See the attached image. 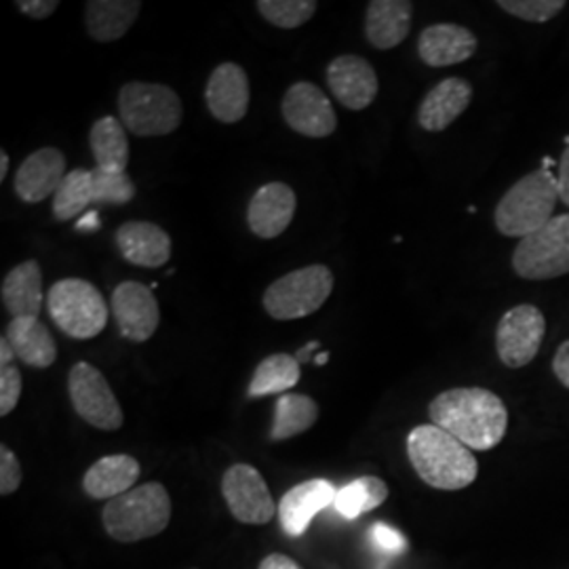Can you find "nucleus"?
<instances>
[{
  "mask_svg": "<svg viewBox=\"0 0 569 569\" xmlns=\"http://www.w3.org/2000/svg\"><path fill=\"white\" fill-rule=\"evenodd\" d=\"M472 102V87L460 77L435 84L418 108V122L425 131H446Z\"/></svg>",
  "mask_w": 569,
  "mask_h": 569,
  "instance_id": "21",
  "label": "nucleus"
},
{
  "mask_svg": "<svg viewBox=\"0 0 569 569\" xmlns=\"http://www.w3.org/2000/svg\"><path fill=\"white\" fill-rule=\"evenodd\" d=\"M89 142L93 150L96 167L106 169V171H119L127 173L129 164V142L124 133V124L114 117H103L98 122H93Z\"/></svg>",
  "mask_w": 569,
  "mask_h": 569,
  "instance_id": "27",
  "label": "nucleus"
},
{
  "mask_svg": "<svg viewBox=\"0 0 569 569\" xmlns=\"http://www.w3.org/2000/svg\"><path fill=\"white\" fill-rule=\"evenodd\" d=\"M4 338L9 340L16 357L26 366L47 369L58 359L56 340L51 331L39 321V317L11 319Z\"/></svg>",
  "mask_w": 569,
  "mask_h": 569,
  "instance_id": "24",
  "label": "nucleus"
},
{
  "mask_svg": "<svg viewBox=\"0 0 569 569\" xmlns=\"http://www.w3.org/2000/svg\"><path fill=\"white\" fill-rule=\"evenodd\" d=\"M18 7L23 16H30L34 20H47L58 11L60 2L58 0H20Z\"/></svg>",
  "mask_w": 569,
  "mask_h": 569,
  "instance_id": "38",
  "label": "nucleus"
},
{
  "mask_svg": "<svg viewBox=\"0 0 569 569\" xmlns=\"http://www.w3.org/2000/svg\"><path fill=\"white\" fill-rule=\"evenodd\" d=\"M66 178V157L58 148H41L32 152L16 173V192L23 203H41L56 197Z\"/></svg>",
  "mask_w": 569,
  "mask_h": 569,
  "instance_id": "18",
  "label": "nucleus"
},
{
  "mask_svg": "<svg viewBox=\"0 0 569 569\" xmlns=\"http://www.w3.org/2000/svg\"><path fill=\"white\" fill-rule=\"evenodd\" d=\"M53 323L74 340H93L108 323V305L98 287L82 279H61L47 293Z\"/></svg>",
  "mask_w": 569,
  "mask_h": 569,
  "instance_id": "6",
  "label": "nucleus"
},
{
  "mask_svg": "<svg viewBox=\"0 0 569 569\" xmlns=\"http://www.w3.org/2000/svg\"><path fill=\"white\" fill-rule=\"evenodd\" d=\"M21 397V373L16 366L0 367V416H9Z\"/></svg>",
  "mask_w": 569,
  "mask_h": 569,
  "instance_id": "35",
  "label": "nucleus"
},
{
  "mask_svg": "<svg viewBox=\"0 0 569 569\" xmlns=\"http://www.w3.org/2000/svg\"><path fill=\"white\" fill-rule=\"evenodd\" d=\"M407 456L411 467L430 488L446 491L465 489L479 475L475 453L435 425L413 428L409 432Z\"/></svg>",
  "mask_w": 569,
  "mask_h": 569,
  "instance_id": "2",
  "label": "nucleus"
},
{
  "mask_svg": "<svg viewBox=\"0 0 569 569\" xmlns=\"http://www.w3.org/2000/svg\"><path fill=\"white\" fill-rule=\"evenodd\" d=\"M110 308L122 338L131 342H148L161 323V310L152 289L138 281L117 284Z\"/></svg>",
  "mask_w": 569,
  "mask_h": 569,
  "instance_id": "13",
  "label": "nucleus"
},
{
  "mask_svg": "<svg viewBox=\"0 0 569 569\" xmlns=\"http://www.w3.org/2000/svg\"><path fill=\"white\" fill-rule=\"evenodd\" d=\"M93 176V204H127L136 199V183L127 173L91 169Z\"/></svg>",
  "mask_w": 569,
  "mask_h": 569,
  "instance_id": "33",
  "label": "nucleus"
},
{
  "mask_svg": "<svg viewBox=\"0 0 569 569\" xmlns=\"http://www.w3.org/2000/svg\"><path fill=\"white\" fill-rule=\"evenodd\" d=\"M281 110L287 124L306 138H329L338 127V117L329 98L312 82L291 84L284 93Z\"/></svg>",
  "mask_w": 569,
  "mask_h": 569,
  "instance_id": "12",
  "label": "nucleus"
},
{
  "mask_svg": "<svg viewBox=\"0 0 569 569\" xmlns=\"http://www.w3.org/2000/svg\"><path fill=\"white\" fill-rule=\"evenodd\" d=\"M500 9H505L512 18L529 21V23H545L557 18L563 9V0H500Z\"/></svg>",
  "mask_w": 569,
  "mask_h": 569,
  "instance_id": "34",
  "label": "nucleus"
},
{
  "mask_svg": "<svg viewBox=\"0 0 569 569\" xmlns=\"http://www.w3.org/2000/svg\"><path fill=\"white\" fill-rule=\"evenodd\" d=\"M180 96L157 82H127L119 93V121L138 138H161L182 122Z\"/></svg>",
  "mask_w": 569,
  "mask_h": 569,
  "instance_id": "5",
  "label": "nucleus"
},
{
  "mask_svg": "<svg viewBox=\"0 0 569 569\" xmlns=\"http://www.w3.org/2000/svg\"><path fill=\"white\" fill-rule=\"evenodd\" d=\"M140 479V462L127 453L106 456L82 477V489L93 500H114L131 491Z\"/></svg>",
  "mask_w": 569,
  "mask_h": 569,
  "instance_id": "23",
  "label": "nucleus"
},
{
  "mask_svg": "<svg viewBox=\"0 0 569 569\" xmlns=\"http://www.w3.org/2000/svg\"><path fill=\"white\" fill-rule=\"evenodd\" d=\"M87 32L93 41L112 42L122 39L138 20L142 2L138 0H91L84 4Z\"/></svg>",
  "mask_w": 569,
  "mask_h": 569,
  "instance_id": "26",
  "label": "nucleus"
},
{
  "mask_svg": "<svg viewBox=\"0 0 569 569\" xmlns=\"http://www.w3.org/2000/svg\"><path fill=\"white\" fill-rule=\"evenodd\" d=\"M413 2L371 0L366 11V37L371 47L387 51L406 41L411 30Z\"/></svg>",
  "mask_w": 569,
  "mask_h": 569,
  "instance_id": "22",
  "label": "nucleus"
},
{
  "mask_svg": "<svg viewBox=\"0 0 569 569\" xmlns=\"http://www.w3.org/2000/svg\"><path fill=\"white\" fill-rule=\"evenodd\" d=\"M557 201V176H552L547 167H540L510 186L496 207L493 222L500 234L526 239L555 218L552 211Z\"/></svg>",
  "mask_w": 569,
  "mask_h": 569,
  "instance_id": "3",
  "label": "nucleus"
},
{
  "mask_svg": "<svg viewBox=\"0 0 569 569\" xmlns=\"http://www.w3.org/2000/svg\"><path fill=\"white\" fill-rule=\"evenodd\" d=\"M114 243L122 258L133 266L161 268L171 258V239L161 226L152 222H127L122 224Z\"/></svg>",
  "mask_w": 569,
  "mask_h": 569,
  "instance_id": "20",
  "label": "nucleus"
},
{
  "mask_svg": "<svg viewBox=\"0 0 569 569\" xmlns=\"http://www.w3.org/2000/svg\"><path fill=\"white\" fill-rule=\"evenodd\" d=\"M77 230L79 232H96V230H100V216H98V211H87L81 220L77 222Z\"/></svg>",
  "mask_w": 569,
  "mask_h": 569,
  "instance_id": "42",
  "label": "nucleus"
},
{
  "mask_svg": "<svg viewBox=\"0 0 569 569\" xmlns=\"http://www.w3.org/2000/svg\"><path fill=\"white\" fill-rule=\"evenodd\" d=\"M260 569H302L291 557L281 555V552H272L268 555L264 561L260 563Z\"/></svg>",
  "mask_w": 569,
  "mask_h": 569,
  "instance_id": "41",
  "label": "nucleus"
},
{
  "mask_svg": "<svg viewBox=\"0 0 569 569\" xmlns=\"http://www.w3.org/2000/svg\"><path fill=\"white\" fill-rule=\"evenodd\" d=\"M369 538L376 545V549L388 555H401L407 550L406 536L399 529L390 528L387 523H376L369 529Z\"/></svg>",
  "mask_w": 569,
  "mask_h": 569,
  "instance_id": "37",
  "label": "nucleus"
},
{
  "mask_svg": "<svg viewBox=\"0 0 569 569\" xmlns=\"http://www.w3.org/2000/svg\"><path fill=\"white\" fill-rule=\"evenodd\" d=\"M102 521L108 536L124 545L154 538L171 521V498L161 483H143L110 500Z\"/></svg>",
  "mask_w": 569,
  "mask_h": 569,
  "instance_id": "4",
  "label": "nucleus"
},
{
  "mask_svg": "<svg viewBox=\"0 0 569 569\" xmlns=\"http://www.w3.org/2000/svg\"><path fill=\"white\" fill-rule=\"evenodd\" d=\"M93 204V176L91 169H74L66 173L56 197H53V213L56 220L68 222L79 218L87 207Z\"/></svg>",
  "mask_w": 569,
  "mask_h": 569,
  "instance_id": "31",
  "label": "nucleus"
},
{
  "mask_svg": "<svg viewBox=\"0 0 569 569\" xmlns=\"http://www.w3.org/2000/svg\"><path fill=\"white\" fill-rule=\"evenodd\" d=\"M435 427L443 428L468 449L500 446L509 428L505 401L488 388H451L432 399L428 407Z\"/></svg>",
  "mask_w": 569,
  "mask_h": 569,
  "instance_id": "1",
  "label": "nucleus"
},
{
  "mask_svg": "<svg viewBox=\"0 0 569 569\" xmlns=\"http://www.w3.org/2000/svg\"><path fill=\"white\" fill-rule=\"evenodd\" d=\"M2 306L13 319L39 317L42 306L41 266L34 260H26L9 270L2 281Z\"/></svg>",
  "mask_w": 569,
  "mask_h": 569,
  "instance_id": "25",
  "label": "nucleus"
},
{
  "mask_svg": "<svg viewBox=\"0 0 569 569\" xmlns=\"http://www.w3.org/2000/svg\"><path fill=\"white\" fill-rule=\"evenodd\" d=\"M327 361H329V352H321V355H317V357H315V361H312V363H315V366H326Z\"/></svg>",
  "mask_w": 569,
  "mask_h": 569,
  "instance_id": "46",
  "label": "nucleus"
},
{
  "mask_svg": "<svg viewBox=\"0 0 569 569\" xmlns=\"http://www.w3.org/2000/svg\"><path fill=\"white\" fill-rule=\"evenodd\" d=\"M21 477H23V472H21L18 456L7 446H2L0 448V493L9 496V493L18 491L21 486Z\"/></svg>",
  "mask_w": 569,
  "mask_h": 569,
  "instance_id": "36",
  "label": "nucleus"
},
{
  "mask_svg": "<svg viewBox=\"0 0 569 569\" xmlns=\"http://www.w3.org/2000/svg\"><path fill=\"white\" fill-rule=\"evenodd\" d=\"M512 270L528 281H549L569 272V213L521 239L512 251Z\"/></svg>",
  "mask_w": 569,
  "mask_h": 569,
  "instance_id": "8",
  "label": "nucleus"
},
{
  "mask_svg": "<svg viewBox=\"0 0 569 569\" xmlns=\"http://www.w3.org/2000/svg\"><path fill=\"white\" fill-rule=\"evenodd\" d=\"M204 100H207V108L218 121L226 124L243 121L249 108L247 72L234 61L220 63L207 81Z\"/></svg>",
  "mask_w": 569,
  "mask_h": 569,
  "instance_id": "15",
  "label": "nucleus"
},
{
  "mask_svg": "<svg viewBox=\"0 0 569 569\" xmlns=\"http://www.w3.org/2000/svg\"><path fill=\"white\" fill-rule=\"evenodd\" d=\"M256 7L272 26L293 30L312 20L319 4L315 0H260Z\"/></svg>",
  "mask_w": 569,
  "mask_h": 569,
  "instance_id": "32",
  "label": "nucleus"
},
{
  "mask_svg": "<svg viewBox=\"0 0 569 569\" xmlns=\"http://www.w3.org/2000/svg\"><path fill=\"white\" fill-rule=\"evenodd\" d=\"M222 493L232 517L247 526H266L277 515V505L264 477L251 465L228 468L222 479Z\"/></svg>",
  "mask_w": 569,
  "mask_h": 569,
  "instance_id": "11",
  "label": "nucleus"
},
{
  "mask_svg": "<svg viewBox=\"0 0 569 569\" xmlns=\"http://www.w3.org/2000/svg\"><path fill=\"white\" fill-rule=\"evenodd\" d=\"M331 291L333 274L326 264L305 266L266 289V312L277 321L302 319L326 305Z\"/></svg>",
  "mask_w": 569,
  "mask_h": 569,
  "instance_id": "7",
  "label": "nucleus"
},
{
  "mask_svg": "<svg viewBox=\"0 0 569 569\" xmlns=\"http://www.w3.org/2000/svg\"><path fill=\"white\" fill-rule=\"evenodd\" d=\"M552 371L557 376V380L569 388V340L557 348L555 359H552Z\"/></svg>",
  "mask_w": 569,
  "mask_h": 569,
  "instance_id": "39",
  "label": "nucleus"
},
{
  "mask_svg": "<svg viewBox=\"0 0 569 569\" xmlns=\"http://www.w3.org/2000/svg\"><path fill=\"white\" fill-rule=\"evenodd\" d=\"M9 154L4 150H0V182L7 178V171H9Z\"/></svg>",
  "mask_w": 569,
  "mask_h": 569,
  "instance_id": "45",
  "label": "nucleus"
},
{
  "mask_svg": "<svg viewBox=\"0 0 569 569\" xmlns=\"http://www.w3.org/2000/svg\"><path fill=\"white\" fill-rule=\"evenodd\" d=\"M300 382V363L296 357L277 352L266 357L260 366L256 367L253 378L247 388L249 399H262L268 395H281L284 390L296 387Z\"/></svg>",
  "mask_w": 569,
  "mask_h": 569,
  "instance_id": "28",
  "label": "nucleus"
},
{
  "mask_svg": "<svg viewBox=\"0 0 569 569\" xmlns=\"http://www.w3.org/2000/svg\"><path fill=\"white\" fill-rule=\"evenodd\" d=\"M327 84L333 98L348 110H366L371 106L380 82L373 66L361 56H340L327 68Z\"/></svg>",
  "mask_w": 569,
  "mask_h": 569,
  "instance_id": "14",
  "label": "nucleus"
},
{
  "mask_svg": "<svg viewBox=\"0 0 569 569\" xmlns=\"http://www.w3.org/2000/svg\"><path fill=\"white\" fill-rule=\"evenodd\" d=\"M547 333V319L540 308L519 305L510 308L496 329V350L505 366L519 369L531 363Z\"/></svg>",
  "mask_w": 569,
  "mask_h": 569,
  "instance_id": "10",
  "label": "nucleus"
},
{
  "mask_svg": "<svg viewBox=\"0 0 569 569\" xmlns=\"http://www.w3.org/2000/svg\"><path fill=\"white\" fill-rule=\"evenodd\" d=\"M387 483L378 477H361L338 489L333 509L338 510L345 519H357L363 512L376 510L387 502Z\"/></svg>",
  "mask_w": 569,
  "mask_h": 569,
  "instance_id": "30",
  "label": "nucleus"
},
{
  "mask_svg": "<svg viewBox=\"0 0 569 569\" xmlns=\"http://www.w3.org/2000/svg\"><path fill=\"white\" fill-rule=\"evenodd\" d=\"M477 37L458 23H435L422 30L418 56L430 68H448L470 60L477 53Z\"/></svg>",
  "mask_w": 569,
  "mask_h": 569,
  "instance_id": "19",
  "label": "nucleus"
},
{
  "mask_svg": "<svg viewBox=\"0 0 569 569\" xmlns=\"http://www.w3.org/2000/svg\"><path fill=\"white\" fill-rule=\"evenodd\" d=\"M68 390L74 411L87 425L98 430H119L122 427L121 403L98 367L84 361L72 367Z\"/></svg>",
  "mask_w": 569,
  "mask_h": 569,
  "instance_id": "9",
  "label": "nucleus"
},
{
  "mask_svg": "<svg viewBox=\"0 0 569 569\" xmlns=\"http://www.w3.org/2000/svg\"><path fill=\"white\" fill-rule=\"evenodd\" d=\"M319 342H308L305 348H300L298 352H296V359H298V363L302 366V363H312L315 359H312V355L319 350Z\"/></svg>",
  "mask_w": 569,
  "mask_h": 569,
  "instance_id": "44",
  "label": "nucleus"
},
{
  "mask_svg": "<svg viewBox=\"0 0 569 569\" xmlns=\"http://www.w3.org/2000/svg\"><path fill=\"white\" fill-rule=\"evenodd\" d=\"M557 188H559V201L569 207V143L561 154L559 161V173H557Z\"/></svg>",
  "mask_w": 569,
  "mask_h": 569,
  "instance_id": "40",
  "label": "nucleus"
},
{
  "mask_svg": "<svg viewBox=\"0 0 569 569\" xmlns=\"http://www.w3.org/2000/svg\"><path fill=\"white\" fill-rule=\"evenodd\" d=\"M319 406L306 395H283L274 407L270 441H287L317 425Z\"/></svg>",
  "mask_w": 569,
  "mask_h": 569,
  "instance_id": "29",
  "label": "nucleus"
},
{
  "mask_svg": "<svg viewBox=\"0 0 569 569\" xmlns=\"http://www.w3.org/2000/svg\"><path fill=\"white\" fill-rule=\"evenodd\" d=\"M13 359H16V352L9 345V340L2 336L0 338V367L13 366Z\"/></svg>",
  "mask_w": 569,
  "mask_h": 569,
  "instance_id": "43",
  "label": "nucleus"
},
{
  "mask_svg": "<svg viewBox=\"0 0 569 569\" xmlns=\"http://www.w3.org/2000/svg\"><path fill=\"white\" fill-rule=\"evenodd\" d=\"M296 192L283 182L262 186L247 209V222L256 237L277 239L291 224L296 216Z\"/></svg>",
  "mask_w": 569,
  "mask_h": 569,
  "instance_id": "16",
  "label": "nucleus"
},
{
  "mask_svg": "<svg viewBox=\"0 0 569 569\" xmlns=\"http://www.w3.org/2000/svg\"><path fill=\"white\" fill-rule=\"evenodd\" d=\"M338 488L327 479H310L289 489L279 505V521L287 536L300 538L312 519L336 502Z\"/></svg>",
  "mask_w": 569,
  "mask_h": 569,
  "instance_id": "17",
  "label": "nucleus"
}]
</instances>
